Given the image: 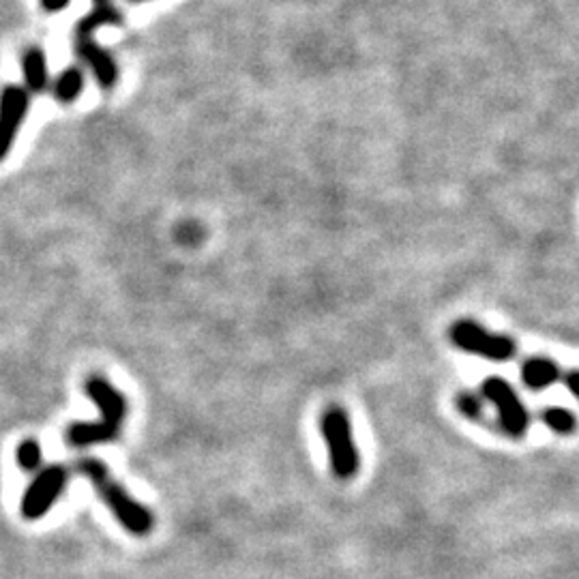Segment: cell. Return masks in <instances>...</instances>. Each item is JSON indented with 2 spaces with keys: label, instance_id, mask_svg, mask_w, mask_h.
<instances>
[{
  "label": "cell",
  "instance_id": "cell-4",
  "mask_svg": "<svg viewBox=\"0 0 579 579\" xmlns=\"http://www.w3.org/2000/svg\"><path fill=\"white\" fill-rule=\"evenodd\" d=\"M449 335L459 350L481 356V359L492 363H507L517 352L515 341L509 335L487 331L474 320H457L451 326Z\"/></svg>",
  "mask_w": 579,
  "mask_h": 579
},
{
  "label": "cell",
  "instance_id": "cell-16",
  "mask_svg": "<svg viewBox=\"0 0 579 579\" xmlns=\"http://www.w3.org/2000/svg\"><path fill=\"white\" fill-rule=\"evenodd\" d=\"M564 386H567L569 393L575 399H579V369H573L567 376H564Z\"/></svg>",
  "mask_w": 579,
  "mask_h": 579
},
{
  "label": "cell",
  "instance_id": "cell-14",
  "mask_svg": "<svg viewBox=\"0 0 579 579\" xmlns=\"http://www.w3.org/2000/svg\"><path fill=\"white\" fill-rule=\"evenodd\" d=\"M16 464L26 472H39L43 466V453L41 444L33 438L22 440L16 449Z\"/></svg>",
  "mask_w": 579,
  "mask_h": 579
},
{
  "label": "cell",
  "instance_id": "cell-13",
  "mask_svg": "<svg viewBox=\"0 0 579 579\" xmlns=\"http://www.w3.org/2000/svg\"><path fill=\"white\" fill-rule=\"evenodd\" d=\"M541 421L547 429H552L554 434L558 436H569L577 429V419L575 414L567 408H560V406H552V408H545L541 412Z\"/></svg>",
  "mask_w": 579,
  "mask_h": 579
},
{
  "label": "cell",
  "instance_id": "cell-1",
  "mask_svg": "<svg viewBox=\"0 0 579 579\" xmlns=\"http://www.w3.org/2000/svg\"><path fill=\"white\" fill-rule=\"evenodd\" d=\"M84 393L99 410V421L95 423H73L69 425L65 440L69 447L86 449L95 444H106L118 438L127 419V399L106 378L91 376L84 382Z\"/></svg>",
  "mask_w": 579,
  "mask_h": 579
},
{
  "label": "cell",
  "instance_id": "cell-18",
  "mask_svg": "<svg viewBox=\"0 0 579 579\" xmlns=\"http://www.w3.org/2000/svg\"><path fill=\"white\" fill-rule=\"evenodd\" d=\"M136 3H142V0H136Z\"/></svg>",
  "mask_w": 579,
  "mask_h": 579
},
{
  "label": "cell",
  "instance_id": "cell-15",
  "mask_svg": "<svg viewBox=\"0 0 579 579\" xmlns=\"http://www.w3.org/2000/svg\"><path fill=\"white\" fill-rule=\"evenodd\" d=\"M457 408H459V412H462L464 417H468V419H481V414H483L481 397L472 395V393H462V395H459V397H457Z\"/></svg>",
  "mask_w": 579,
  "mask_h": 579
},
{
  "label": "cell",
  "instance_id": "cell-11",
  "mask_svg": "<svg viewBox=\"0 0 579 579\" xmlns=\"http://www.w3.org/2000/svg\"><path fill=\"white\" fill-rule=\"evenodd\" d=\"M121 22V13L114 9L112 5H97L86 18L80 20L76 35H95L97 28L101 26H114Z\"/></svg>",
  "mask_w": 579,
  "mask_h": 579
},
{
  "label": "cell",
  "instance_id": "cell-7",
  "mask_svg": "<svg viewBox=\"0 0 579 579\" xmlns=\"http://www.w3.org/2000/svg\"><path fill=\"white\" fill-rule=\"evenodd\" d=\"M28 114V91L22 86H5L0 93V161H3Z\"/></svg>",
  "mask_w": 579,
  "mask_h": 579
},
{
  "label": "cell",
  "instance_id": "cell-3",
  "mask_svg": "<svg viewBox=\"0 0 579 579\" xmlns=\"http://www.w3.org/2000/svg\"><path fill=\"white\" fill-rule=\"evenodd\" d=\"M320 429L326 449H329V462L335 477L341 481L356 477V472L361 468V457L359 449H356L348 412L339 406L329 408L322 414Z\"/></svg>",
  "mask_w": 579,
  "mask_h": 579
},
{
  "label": "cell",
  "instance_id": "cell-17",
  "mask_svg": "<svg viewBox=\"0 0 579 579\" xmlns=\"http://www.w3.org/2000/svg\"><path fill=\"white\" fill-rule=\"evenodd\" d=\"M95 5H108V0H95Z\"/></svg>",
  "mask_w": 579,
  "mask_h": 579
},
{
  "label": "cell",
  "instance_id": "cell-6",
  "mask_svg": "<svg viewBox=\"0 0 579 579\" xmlns=\"http://www.w3.org/2000/svg\"><path fill=\"white\" fill-rule=\"evenodd\" d=\"M69 481V470L61 464H52L35 472V479L28 483L20 500V513L28 522H35L48 515L54 502L63 496Z\"/></svg>",
  "mask_w": 579,
  "mask_h": 579
},
{
  "label": "cell",
  "instance_id": "cell-2",
  "mask_svg": "<svg viewBox=\"0 0 579 579\" xmlns=\"http://www.w3.org/2000/svg\"><path fill=\"white\" fill-rule=\"evenodd\" d=\"M78 472L93 483L103 504H106L110 513L116 517V522L129 534H133V537H146V534L153 532L155 528L153 513L136 498H131L121 483L114 481L106 464H101L99 459L93 457H82L78 462Z\"/></svg>",
  "mask_w": 579,
  "mask_h": 579
},
{
  "label": "cell",
  "instance_id": "cell-10",
  "mask_svg": "<svg viewBox=\"0 0 579 579\" xmlns=\"http://www.w3.org/2000/svg\"><path fill=\"white\" fill-rule=\"evenodd\" d=\"M24 82L31 93H41L48 86V61L39 48H28L22 56Z\"/></svg>",
  "mask_w": 579,
  "mask_h": 579
},
{
  "label": "cell",
  "instance_id": "cell-9",
  "mask_svg": "<svg viewBox=\"0 0 579 579\" xmlns=\"http://www.w3.org/2000/svg\"><path fill=\"white\" fill-rule=\"evenodd\" d=\"M562 378V371L558 363L545 356H532L522 365V382L530 391H545L549 386L556 384Z\"/></svg>",
  "mask_w": 579,
  "mask_h": 579
},
{
  "label": "cell",
  "instance_id": "cell-5",
  "mask_svg": "<svg viewBox=\"0 0 579 579\" xmlns=\"http://www.w3.org/2000/svg\"><path fill=\"white\" fill-rule=\"evenodd\" d=\"M481 395L494 406L498 425L504 434L522 438L530 427V412L513 386L502 378H487L481 384Z\"/></svg>",
  "mask_w": 579,
  "mask_h": 579
},
{
  "label": "cell",
  "instance_id": "cell-12",
  "mask_svg": "<svg viewBox=\"0 0 579 579\" xmlns=\"http://www.w3.org/2000/svg\"><path fill=\"white\" fill-rule=\"evenodd\" d=\"M82 88H84V76H82V71L76 69V67H71V69H65L61 76L56 78V84H54V97L61 101V103H73L80 93H82Z\"/></svg>",
  "mask_w": 579,
  "mask_h": 579
},
{
  "label": "cell",
  "instance_id": "cell-8",
  "mask_svg": "<svg viewBox=\"0 0 579 579\" xmlns=\"http://www.w3.org/2000/svg\"><path fill=\"white\" fill-rule=\"evenodd\" d=\"M76 52L82 61L93 69L95 78L101 88H112L118 80V67L112 56L103 50L93 35H76Z\"/></svg>",
  "mask_w": 579,
  "mask_h": 579
}]
</instances>
